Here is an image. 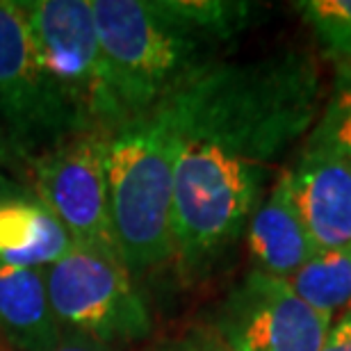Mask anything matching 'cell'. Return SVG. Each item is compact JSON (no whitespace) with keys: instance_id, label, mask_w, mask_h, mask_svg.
<instances>
[{"instance_id":"obj_1","label":"cell","mask_w":351,"mask_h":351,"mask_svg":"<svg viewBox=\"0 0 351 351\" xmlns=\"http://www.w3.org/2000/svg\"><path fill=\"white\" fill-rule=\"evenodd\" d=\"M317 98V64L299 51L210 62L165 98L178 137L171 235L182 274L206 276L235 247Z\"/></svg>"},{"instance_id":"obj_2","label":"cell","mask_w":351,"mask_h":351,"mask_svg":"<svg viewBox=\"0 0 351 351\" xmlns=\"http://www.w3.org/2000/svg\"><path fill=\"white\" fill-rule=\"evenodd\" d=\"M176 158L178 137L162 103L108 135L112 230L128 271H149L173 258Z\"/></svg>"},{"instance_id":"obj_3","label":"cell","mask_w":351,"mask_h":351,"mask_svg":"<svg viewBox=\"0 0 351 351\" xmlns=\"http://www.w3.org/2000/svg\"><path fill=\"white\" fill-rule=\"evenodd\" d=\"M91 12L123 121L153 110L210 64L215 41L180 19L171 0H91Z\"/></svg>"},{"instance_id":"obj_4","label":"cell","mask_w":351,"mask_h":351,"mask_svg":"<svg viewBox=\"0 0 351 351\" xmlns=\"http://www.w3.org/2000/svg\"><path fill=\"white\" fill-rule=\"evenodd\" d=\"M41 75L73 132H112L123 123L98 41L91 0L21 3Z\"/></svg>"},{"instance_id":"obj_5","label":"cell","mask_w":351,"mask_h":351,"mask_svg":"<svg viewBox=\"0 0 351 351\" xmlns=\"http://www.w3.org/2000/svg\"><path fill=\"white\" fill-rule=\"evenodd\" d=\"M53 313L66 333L108 347L151 333V313L119 258L73 247L44 269Z\"/></svg>"},{"instance_id":"obj_6","label":"cell","mask_w":351,"mask_h":351,"mask_svg":"<svg viewBox=\"0 0 351 351\" xmlns=\"http://www.w3.org/2000/svg\"><path fill=\"white\" fill-rule=\"evenodd\" d=\"M108 135L75 132L25 158L32 192L58 217L75 247L119 258L108 192Z\"/></svg>"},{"instance_id":"obj_7","label":"cell","mask_w":351,"mask_h":351,"mask_svg":"<svg viewBox=\"0 0 351 351\" xmlns=\"http://www.w3.org/2000/svg\"><path fill=\"white\" fill-rule=\"evenodd\" d=\"M331 315L315 311L287 278L249 271L215 315L213 331L230 351H322Z\"/></svg>"},{"instance_id":"obj_8","label":"cell","mask_w":351,"mask_h":351,"mask_svg":"<svg viewBox=\"0 0 351 351\" xmlns=\"http://www.w3.org/2000/svg\"><path fill=\"white\" fill-rule=\"evenodd\" d=\"M0 125L23 160L44 142L75 135L46 87L25 10L14 0H0Z\"/></svg>"},{"instance_id":"obj_9","label":"cell","mask_w":351,"mask_h":351,"mask_svg":"<svg viewBox=\"0 0 351 351\" xmlns=\"http://www.w3.org/2000/svg\"><path fill=\"white\" fill-rule=\"evenodd\" d=\"M287 173L292 201L317 249H351V158L308 137Z\"/></svg>"},{"instance_id":"obj_10","label":"cell","mask_w":351,"mask_h":351,"mask_svg":"<svg viewBox=\"0 0 351 351\" xmlns=\"http://www.w3.org/2000/svg\"><path fill=\"white\" fill-rule=\"evenodd\" d=\"M73 247L71 235L32 187L0 173V263L46 269Z\"/></svg>"},{"instance_id":"obj_11","label":"cell","mask_w":351,"mask_h":351,"mask_svg":"<svg viewBox=\"0 0 351 351\" xmlns=\"http://www.w3.org/2000/svg\"><path fill=\"white\" fill-rule=\"evenodd\" d=\"M249 254L256 271L290 278L311 258L319 254L292 201L287 169L274 182L269 196L258 206L247 226Z\"/></svg>"},{"instance_id":"obj_12","label":"cell","mask_w":351,"mask_h":351,"mask_svg":"<svg viewBox=\"0 0 351 351\" xmlns=\"http://www.w3.org/2000/svg\"><path fill=\"white\" fill-rule=\"evenodd\" d=\"M0 333L19 351H48L64 328L48 301L44 269L0 263Z\"/></svg>"},{"instance_id":"obj_13","label":"cell","mask_w":351,"mask_h":351,"mask_svg":"<svg viewBox=\"0 0 351 351\" xmlns=\"http://www.w3.org/2000/svg\"><path fill=\"white\" fill-rule=\"evenodd\" d=\"M287 283L315 311L333 315L351 304V249L319 251Z\"/></svg>"},{"instance_id":"obj_14","label":"cell","mask_w":351,"mask_h":351,"mask_svg":"<svg viewBox=\"0 0 351 351\" xmlns=\"http://www.w3.org/2000/svg\"><path fill=\"white\" fill-rule=\"evenodd\" d=\"M297 10L326 58L351 60V0H301Z\"/></svg>"},{"instance_id":"obj_15","label":"cell","mask_w":351,"mask_h":351,"mask_svg":"<svg viewBox=\"0 0 351 351\" xmlns=\"http://www.w3.org/2000/svg\"><path fill=\"white\" fill-rule=\"evenodd\" d=\"M311 139L333 146L351 158V60H342L335 66L333 94L313 128Z\"/></svg>"},{"instance_id":"obj_16","label":"cell","mask_w":351,"mask_h":351,"mask_svg":"<svg viewBox=\"0 0 351 351\" xmlns=\"http://www.w3.org/2000/svg\"><path fill=\"white\" fill-rule=\"evenodd\" d=\"M153 351H230L219 340L213 328H196L185 335H178L169 342H162Z\"/></svg>"},{"instance_id":"obj_17","label":"cell","mask_w":351,"mask_h":351,"mask_svg":"<svg viewBox=\"0 0 351 351\" xmlns=\"http://www.w3.org/2000/svg\"><path fill=\"white\" fill-rule=\"evenodd\" d=\"M322 351H351V315H342V319L328 328Z\"/></svg>"},{"instance_id":"obj_18","label":"cell","mask_w":351,"mask_h":351,"mask_svg":"<svg viewBox=\"0 0 351 351\" xmlns=\"http://www.w3.org/2000/svg\"><path fill=\"white\" fill-rule=\"evenodd\" d=\"M48 351H108V347L98 345V342L89 340V338H82V335L64 331L62 340L53 349H48Z\"/></svg>"},{"instance_id":"obj_19","label":"cell","mask_w":351,"mask_h":351,"mask_svg":"<svg viewBox=\"0 0 351 351\" xmlns=\"http://www.w3.org/2000/svg\"><path fill=\"white\" fill-rule=\"evenodd\" d=\"M12 158H16V153H14L12 144H10V139H7L5 130H3V125H0V165H3V162H10Z\"/></svg>"},{"instance_id":"obj_20","label":"cell","mask_w":351,"mask_h":351,"mask_svg":"<svg viewBox=\"0 0 351 351\" xmlns=\"http://www.w3.org/2000/svg\"><path fill=\"white\" fill-rule=\"evenodd\" d=\"M347 315H351V306H349V311H347Z\"/></svg>"}]
</instances>
